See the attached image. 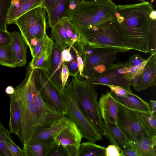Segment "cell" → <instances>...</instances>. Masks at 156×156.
<instances>
[{"mask_svg": "<svg viewBox=\"0 0 156 156\" xmlns=\"http://www.w3.org/2000/svg\"><path fill=\"white\" fill-rule=\"evenodd\" d=\"M151 3L117 5L114 21L119 33L132 50L156 54V20L149 17Z\"/></svg>", "mask_w": 156, "mask_h": 156, "instance_id": "obj_1", "label": "cell"}, {"mask_svg": "<svg viewBox=\"0 0 156 156\" xmlns=\"http://www.w3.org/2000/svg\"><path fill=\"white\" fill-rule=\"evenodd\" d=\"M117 5L111 0L80 1L72 9H68L66 17L79 36L93 26L112 20Z\"/></svg>", "mask_w": 156, "mask_h": 156, "instance_id": "obj_2", "label": "cell"}, {"mask_svg": "<svg viewBox=\"0 0 156 156\" xmlns=\"http://www.w3.org/2000/svg\"><path fill=\"white\" fill-rule=\"evenodd\" d=\"M80 41L90 47L126 52L132 50L118 30L114 20L94 26L80 36Z\"/></svg>", "mask_w": 156, "mask_h": 156, "instance_id": "obj_3", "label": "cell"}, {"mask_svg": "<svg viewBox=\"0 0 156 156\" xmlns=\"http://www.w3.org/2000/svg\"><path fill=\"white\" fill-rule=\"evenodd\" d=\"M69 84L74 99L81 111L98 126L102 134L104 122L98 107V94L94 87L79 79L77 75L73 76Z\"/></svg>", "mask_w": 156, "mask_h": 156, "instance_id": "obj_4", "label": "cell"}, {"mask_svg": "<svg viewBox=\"0 0 156 156\" xmlns=\"http://www.w3.org/2000/svg\"><path fill=\"white\" fill-rule=\"evenodd\" d=\"M46 15L45 9L42 5L23 14L15 21L31 53L46 34Z\"/></svg>", "mask_w": 156, "mask_h": 156, "instance_id": "obj_5", "label": "cell"}, {"mask_svg": "<svg viewBox=\"0 0 156 156\" xmlns=\"http://www.w3.org/2000/svg\"><path fill=\"white\" fill-rule=\"evenodd\" d=\"M61 92L66 108V115L76 125L83 137L94 142L101 140L102 134L98 127L77 106L69 84Z\"/></svg>", "mask_w": 156, "mask_h": 156, "instance_id": "obj_6", "label": "cell"}, {"mask_svg": "<svg viewBox=\"0 0 156 156\" xmlns=\"http://www.w3.org/2000/svg\"><path fill=\"white\" fill-rule=\"evenodd\" d=\"M73 46L82 57L83 63V80L88 82L90 79L93 69L100 65L114 63L119 51L116 49L93 48L80 41Z\"/></svg>", "mask_w": 156, "mask_h": 156, "instance_id": "obj_7", "label": "cell"}, {"mask_svg": "<svg viewBox=\"0 0 156 156\" xmlns=\"http://www.w3.org/2000/svg\"><path fill=\"white\" fill-rule=\"evenodd\" d=\"M35 81L43 100L58 113L66 115V108L62 92L51 81L46 71L35 69Z\"/></svg>", "mask_w": 156, "mask_h": 156, "instance_id": "obj_8", "label": "cell"}, {"mask_svg": "<svg viewBox=\"0 0 156 156\" xmlns=\"http://www.w3.org/2000/svg\"><path fill=\"white\" fill-rule=\"evenodd\" d=\"M116 101L118 108L117 125L129 142L136 141L144 137L150 138L142 127L136 111Z\"/></svg>", "mask_w": 156, "mask_h": 156, "instance_id": "obj_9", "label": "cell"}, {"mask_svg": "<svg viewBox=\"0 0 156 156\" xmlns=\"http://www.w3.org/2000/svg\"><path fill=\"white\" fill-rule=\"evenodd\" d=\"M128 62L114 63L104 73L93 78L87 83L94 87L110 85L121 87L130 93V80L124 78L130 69Z\"/></svg>", "mask_w": 156, "mask_h": 156, "instance_id": "obj_10", "label": "cell"}, {"mask_svg": "<svg viewBox=\"0 0 156 156\" xmlns=\"http://www.w3.org/2000/svg\"><path fill=\"white\" fill-rule=\"evenodd\" d=\"M83 136L75 124L70 121L54 139L56 144L63 147L68 156H78L80 145Z\"/></svg>", "mask_w": 156, "mask_h": 156, "instance_id": "obj_11", "label": "cell"}, {"mask_svg": "<svg viewBox=\"0 0 156 156\" xmlns=\"http://www.w3.org/2000/svg\"><path fill=\"white\" fill-rule=\"evenodd\" d=\"M70 121L67 116L64 115L46 125L36 126L32 130L30 140L54 142L55 136L69 124Z\"/></svg>", "mask_w": 156, "mask_h": 156, "instance_id": "obj_12", "label": "cell"}, {"mask_svg": "<svg viewBox=\"0 0 156 156\" xmlns=\"http://www.w3.org/2000/svg\"><path fill=\"white\" fill-rule=\"evenodd\" d=\"M98 107L104 122L111 123L117 125L118 106L112 91L111 90L102 94L98 101Z\"/></svg>", "mask_w": 156, "mask_h": 156, "instance_id": "obj_13", "label": "cell"}, {"mask_svg": "<svg viewBox=\"0 0 156 156\" xmlns=\"http://www.w3.org/2000/svg\"><path fill=\"white\" fill-rule=\"evenodd\" d=\"M44 0H12L7 16V24L15 23L17 19L23 14L43 5Z\"/></svg>", "mask_w": 156, "mask_h": 156, "instance_id": "obj_14", "label": "cell"}, {"mask_svg": "<svg viewBox=\"0 0 156 156\" xmlns=\"http://www.w3.org/2000/svg\"><path fill=\"white\" fill-rule=\"evenodd\" d=\"M62 50L54 42L50 67L46 72L48 77L61 91L63 90L61 79V72L63 61L61 57Z\"/></svg>", "mask_w": 156, "mask_h": 156, "instance_id": "obj_15", "label": "cell"}, {"mask_svg": "<svg viewBox=\"0 0 156 156\" xmlns=\"http://www.w3.org/2000/svg\"><path fill=\"white\" fill-rule=\"evenodd\" d=\"M9 33L12 38L10 44L16 66H24L27 62L28 45L20 32L16 31Z\"/></svg>", "mask_w": 156, "mask_h": 156, "instance_id": "obj_16", "label": "cell"}, {"mask_svg": "<svg viewBox=\"0 0 156 156\" xmlns=\"http://www.w3.org/2000/svg\"><path fill=\"white\" fill-rule=\"evenodd\" d=\"M156 54L145 65L144 70L138 82L133 87L137 91H140L156 85Z\"/></svg>", "mask_w": 156, "mask_h": 156, "instance_id": "obj_17", "label": "cell"}, {"mask_svg": "<svg viewBox=\"0 0 156 156\" xmlns=\"http://www.w3.org/2000/svg\"><path fill=\"white\" fill-rule=\"evenodd\" d=\"M103 134L112 144L117 146L120 151L130 148L129 141L115 124L104 122Z\"/></svg>", "mask_w": 156, "mask_h": 156, "instance_id": "obj_18", "label": "cell"}, {"mask_svg": "<svg viewBox=\"0 0 156 156\" xmlns=\"http://www.w3.org/2000/svg\"><path fill=\"white\" fill-rule=\"evenodd\" d=\"M54 42L49 37L39 55L32 58L29 64L33 69H39L46 72L49 69Z\"/></svg>", "mask_w": 156, "mask_h": 156, "instance_id": "obj_19", "label": "cell"}, {"mask_svg": "<svg viewBox=\"0 0 156 156\" xmlns=\"http://www.w3.org/2000/svg\"><path fill=\"white\" fill-rule=\"evenodd\" d=\"M54 142L29 140L23 145L25 156H47Z\"/></svg>", "mask_w": 156, "mask_h": 156, "instance_id": "obj_20", "label": "cell"}, {"mask_svg": "<svg viewBox=\"0 0 156 156\" xmlns=\"http://www.w3.org/2000/svg\"><path fill=\"white\" fill-rule=\"evenodd\" d=\"M69 0H58L52 6L45 9L48 23L51 28L65 16L68 9Z\"/></svg>", "mask_w": 156, "mask_h": 156, "instance_id": "obj_21", "label": "cell"}, {"mask_svg": "<svg viewBox=\"0 0 156 156\" xmlns=\"http://www.w3.org/2000/svg\"><path fill=\"white\" fill-rule=\"evenodd\" d=\"M114 94L115 100L125 107L135 111L151 113L149 104L136 95L133 93L121 97Z\"/></svg>", "mask_w": 156, "mask_h": 156, "instance_id": "obj_22", "label": "cell"}, {"mask_svg": "<svg viewBox=\"0 0 156 156\" xmlns=\"http://www.w3.org/2000/svg\"><path fill=\"white\" fill-rule=\"evenodd\" d=\"M129 144L139 156H156V137L152 139L144 137L136 141L129 142Z\"/></svg>", "mask_w": 156, "mask_h": 156, "instance_id": "obj_23", "label": "cell"}, {"mask_svg": "<svg viewBox=\"0 0 156 156\" xmlns=\"http://www.w3.org/2000/svg\"><path fill=\"white\" fill-rule=\"evenodd\" d=\"M9 95L10 99L9 132L17 136L21 119L20 108L17 99L11 95Z\"/></svg>", "mask_w": 156, "mask_h": 156, "instance_id": "obj_24", "label": "cell"}, {"mask_svg": "<svg viewBox=\"0 0 156 156\" xmlns=\"http://www.w3.org/2000/svg\"><path fill=\"white\" fill-rule=\"evenodd\" d=\"M51 28L50 38L55 41L62 51L72 46L73 43L60 21Z\"/></svg>", "mask_w": 156, "mask_h": 156, "instance_id": "obj_25", "label": "cell"}, {"mask_svg": "<svg viewBox=\"0 0 156 156\" xmlns=\"http://www.w3.org/2000/svg\"><path fill=\"white\" fill-rule=\"evenodd\" d=\"M136 111L146 133L151 139L156 137V117L151 113Z\"/></svg>", "mask_w": 156, "mask_h": 156, "instance_id": "obj_26", "label": "cell"}, {"mask_svg": "<svg viewBox=\"0 0 156 156\" xmlns=\"http://www.w3.org/2000/svg\"><path fill=\"white\" fill-rule=\"evenodd\" d=\"M90 141L81 143L78 156H105L106 147Z\"/></svg>", "mask_w": 156, "mask_h": 156, "instance_id": "obj_27", "label": "cell"}, {"mask_svg": "<svg viewBox=\"0 0 156 156\" xmlns=\"http://www.w3.org/2000/svg\"><path fill=\"white\" fill-rule=\"evenodd\" d=\"M0 64L11 68L16 67L10 43L0 47Z\"/></svg>", "mask_w": 156, "mask_h": 156, "instance_id": "obj_28", "label": "cell"}, {"mask_svg": "<svg viewBox=\"0 0 156 156\" xmlns=\"http://www.w3.org/2000/svg\"><path fill=\"white\" fill-rule=\"evenodd\" d=\"M5 143L12 156H25L23 150L21 149L12 140L9 131L5 128L3 132Z\"/></svg>", "mask_w": 156, "mask_h": 156, "instance_id": "obj_29", "label": "cell"}, {"mask_svg": "<svg viewBox=\"0 0 156 156\" xmlns=\"http://www.w3.org/2000/svg\"><path fill=\"white\" fill-rule=\"evenodd\" d=\"M12 0H0V30H7V18Z\"/></svg>", "mask_w": 156, "mask_h": 156, "instance_id": "obj_30", "label": "cell"}, {"mask_svg": "<svg viewBox=\"0 0 156 156\" xmlns=\"http://www.w3.org/2000/svg\"><path fill=\"white\" fill-rule=\"evenodd\" d=\"M60 22L65 29L68 35L72 40L73 44L75 42L80 41L79 34L68 18L65 16Z\"/></svg>", "mask_w": 156, "mask_h": 156, "instance_id": "obj_31", "label": "cell"}, {"mask_svg": "<svg viewBox=\"0 0 156 156\" xmlns=\"http://www.w3.org/2000/svg\"><path fill=\"white\" fill-rule=\"evenodd\" d=\"M154 54H151L149 57L145 59L141 64L135 66L130 67L129 71L124 75V78L126 79L130 80L132 79L144 68L147 62Z\"/></svg>", "mask_w": 156, "mask_h": 156, "instance_id": "obj_32", "label": "cell"}, {"mask_svg": "<svg viewBox=\"0 0 156 156\" xmlns=\"http://www.w3.org/2000/svg\"><path fill=\"white\" fill-rule=\"evenodd\" d=\"M70 51L72 55V58L69 62L65 63L68 67L70 75L73 76L77 75L79 70L76 53L72 47Z\"/></svg>", "mask_w": 156, "mask_h": 156, "instance_id": "obj_33", "label": "cell"}, {"mask_svg": "<svg viewBox=\"0 0 156 156\" xmlns=\"http://www.w3.org/2000/svg\"><path fill=\"white\" fill-rule=\"evenodd\" d=\"M5 128L0 122V156H12L3 137V132Z\"/></svg>", "mask_w": 156, "mask_h": 156, "instance_id": "obj_34", "label": "cell"}, {"mask_svg": "<svg viewBox=\"0 0 156 156\" xmlns=\"http://www.w3.org/2000/svg\"><path fill=\"white\" fill-rule=\"evenodd\" d=\"M47 156H68L65 148L60 145L55 144Z\"/></svg>", "mask_w": 156, "mask_h": 156, "instance_id": "obj_35", "label": "cell"}, {"mask_svg": "<svg viewBox=\"0 0 156 156\" xmlns=\"http://www.w3.org/2000/svg\"><path fill=\"white\" fill-rule=\"evenodd\" d=\"M49 37L46 34L41 39L31 53L32 58L36 57L39 54L44 47Z\"/></svg>", "mask_w": 156, "mask_h": 156, "instance_id": "obj_36", "label": "cell"}, {"mask_svg": "<svg viewBox=\"0 0 156 156\" xmlns=\"http://www.w3.org/2000/svg\"><path fill=\"white\" fill-rule=\"evenodd\" d=\"M69 75L68 67L65 62H63L61 72V79L63 90L69 84L67 83V80Z\"/></svg>", "mask_w": 156, "mask_h": 156, "instance_id": "obj_37", "label": "cell"}, {"mask_svg": "<svg viewBox=\"0 0 156 156\" xmlns=\"http://www.w3.org/2000/svg\"><path fill=\"white\" fill-rule=\"evenodd\" d=\"M12 38L10 33L7 30H0V47L10 44Z\"/></svg>", "mask_w": 156, "mask_h": 156, "instance_id": "obj_38", "label": "cell"}, {"mask_svg": "<svg viewBox=\"0 0 156 156\" xmlns=\"http://www.w3.org/2000/svg\"><path fill=\"white\" fill-rule=\"evenodd\" d=\"M106 86L109 87L111 91L117 96L124 97L129 94L133 93H130L123 88L118 86L110 85H107Z\"/></svg>", "mask_w": 156, "mask_h": 156, "instance_id": "obj_39", "label": "cell"}, {"mask_svg": "<svg viewBox=\"0 0 156 156\" xmlns=\"http://www.w3.org/2000/svg\"><path fill=\"white\" fill-rule=\"evenodd\" d=\"M145 59L138 54L133 55L129 58L128 65L130 68L138 66L143 62Z\"/></svg>", "mask_w": 156, "mask_h": 156, "instance_id": "obj_40", "label": "cell"}, {"mask_svg": "<svg viewBox=\"0 0 156 156\" xmlns=\"http://www.w3.org/2000/svg\"><path fill=\"white\" fill-rule=\"evenodd\" d=\"M105 156H121V151L116 146L110 145L106 148Z\"/></svg>", "mask_w": 156, "mask_h": 156, "instance_id": "obj_41", "label": "cell"}, {"mask_svg": "<svg viewBox=\"0 0 156 156\" xmlns=\"http://www.w3.org/2000/svg\"><path fill=\"white\" fill-rule=\"evenodd\" d=\"M72 48L74 50L76 55L78 67L79 70V77H78V78L82 80H83V69L84 65L83 61L81 56L79 54L75 48L72 46Z\"/></svg>", "mask_w": 156, "mask_h": 156, "instance_id": "obj_42", "label": "cell"}, {"mask_svg": "<svg viewBox=\"0 0 156 156\" xmlns=\"http://www.w3.org/2000/svg\"><path fill=\"white\" fill-rule=\"evenodd\" d=\"M121 154V156H139L136 152L131 147L122 150Z\"/></svg>", "mask_w": 156, "mask_h": 156, "instance_id": "obj_43", "label": "cell"}, {"mask_svg": "<svg viewBox=\"0 0 156 156\" xmlns=\"http://www.w3.org/2000/svg\"><path fill=\"white\" fill-rule=\"evenodd\" d=\"M144 67L138 73L130 80V86L133 87L138 82L144 70Z\"/></svg>", "mask_w": 156, "mask_h": 156, "instance_id": "obj_44", "label": "cell"}, {"mask_svg": "<svg viewBox=\"0 0 156 156\" xmlns=\"http://www.w3.org/2000/svg\"><path fill=\"white\" fill-rule=\"evenodd\" d=\"M149 103L151 113L156 117V101L154 100H150Z\"/></svg>", "mask_w": 156, "mask_h": 156, "instance_id": "obj_45", "label": "cell"}, {"mask_svg": "<svg viewBox=\"0 0 156 156\" xmlns=\"http://www.w3.org/2000/svg\"><path fill=\"white\" fill-rule=\"evenodd\" d=\"M58 0H45L43 5L45 9L52 6Z\"/></svg>", "mask_w": 156, "mask_h": 156, "instance_id": "obj_46", "label": "cell"}, {"mask_svg": "<svg viewBox=\"0 0 156 156\" xmlns=\"http://www.w3.org/2000/svg\"><path fill=\"white\" fill-rule=\"evenodd\" d=\"M15 91V88L12 86H9L5 89V93L8 95L13 94Z\"/></svg>", "mask_w": 156, "mask_h": 156, "instance_id": "obj_47", "label": "cell"}, {"mask_svg": "<svg viewBox=\"0 0 156 156\" xmlns=\"http://www.w3.org/2000/svg\"><path fill=\"white\" fill-rule=\"evenodd\" d=\"M149 17L152 20H156V11L155 10H152L150 12Z\"/></svg>", "mask_w": 156, "mask_h": 156, "instance_id": "obj_48", "label": "cell"}, {"mask_svg": "<svg viewBox=\"0 0 156 156\" xmlns=\"http://www.w3.org/2000/svg\"><path fill=\"white\" fill-rule=\"evenodd\" d=\"M80 1V0H69V6L73 5L75 6Z\"/></svg>", "mask_w": 156, "mask_h": 156, "instance_id": "obj_49", "label": "cell"}, {"mask_svg": "<svg viewBox=\"0 0 156 156\" xmlns=\"http://www.w3.org/2000/svg\"><path fill=\"white\" fill-rule=\"evenodd\" d=\"M83 0L84 1H88V2H92V1H98L101 0Z\"/></svg>", "mask_w": 156, "mask_h": 156, "instance_id": "obj_50", "label": "cell"}, {"mask_svg": "<svg viewBox=\"0 0 156 156\" xmlns=\"http://www.w3.org/2000/svg\"><path fill=\"white\" fill-rule=\"evenodd\" d=\"M138 0L140 1L143 2V1H145V0Z\"/></svg>", "mask_w": 156, "mask_h": 156, "instance_id": "obj_51", "label": "cell"}, {"mask_svg": "<svg viewBox=\"0 0 156 156\" xmlns=\"http://www.w3.org/2000/svg\"><path fill=\"white\" fill-rule=\"evenodd\" d=\"M0 122H1L0 120Z\"/></svg>", "mask_w": 156, "mask_h": 156, "instance_id": "obj_52", "label": "cell"}]
</instances>
